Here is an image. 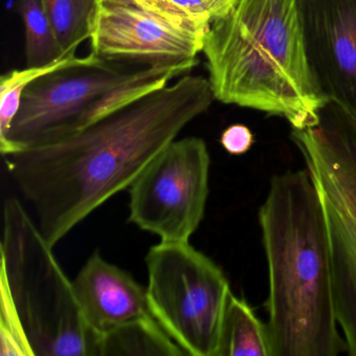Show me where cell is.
I'll return each mask as SVG.
<instances>
[{"label": "cell", "instance_id": "cell-7", "mask_svg": "<svg viewBox=\"0 0 356 356\" xmlns=\"http://www.w3.org/2000/svg\"><path fill=\"white\" fill-rule=\"evenodd\" d=\"M145 264L154 318L186 355L216 356L232 293L222 268L189 241H160Z\"/></svg>", "mask_w": 356, "mask_h": 356}, {"label": "cell", "instance_id": "cell-17", "mask_svg": "<svg viewBox=\"0 0 356 356\" xmlns=\"http://www.w3.org/2000/svg\"><path fill=\"white\" fill-rule=\"evenodd\" d=\"M97 3H113V5H131L145 10L177 28L189 32L206 34L209 28L199 26L191 20L180 8L172 3V0H97Z\"/></svg>", "mask_w": 356, "mask_h": 356}, {"label": "cell", "instance_id": "cell-10", "mask_svg": "<svg viewBox=\"0 0 356 356\" xmlns=\"http://www.w3.org/2000/svg\"><path fill=\"white\" fill-rule=\"evenodd\" d=\"M303 24L318 90L356 118V0H303Z\"/></svg>", "mask_w": 356, "mask_h": 356}, {"label": "cell", "instance_id": "cell-4", "mask_svg": "<svg viewBox=\"0 0 356 356\" xmlns=\"http://www.w3.org/2000/svg\"><path fill=\"white\" fill-rule=\"evenodd\" d=\"M37 222L22 202L3 204L0 286L7 289L34 356H99V337Z\"/></svg>", "mask_w": 356, "mask_h": 356}, {"label": "cell", "instance_id": "cell-14", "mask_svg": "<svg viewBox=\"0 0 356 356\" xmlns=\"http://www.w3.org/2000/svg\"><path fill=\"white\" fill-rule=\"evenodd\" d=\"M76 54H68L47 65L26 67L22 70H14L1 76L0 78V141L7 138L12 122L19 110L22 93L31 83L45 74H51L64 68L91 65V64L103 61L92 51L85 57H78Z\"/></svg>", "mask_w": 356, "mask_h": 356}, {"label": "cell", "instance_id": "cell-12", "mask_svg": "<svg viewBox=\"0 0 356 356\" xmlns=\"http://www.w3.org/2000/svg\"><path fill=\"white\" fill-rule=\"evenodd\" d=\"M216 356H270L268 326L243 298L231 293Z\"/></svg>", "mask_w": 356, "mask_h": 356}, {"label": "cell", "instance_id": "cell-19", "mask_svg": "<svg viewBox=\"0 0 356 356\" xmlns=\"http://www.w3.org/2000/svg\"><path fill=\"white\" fill-rule=\"evenodd\" d=\"M255 143L254 134L243 124H231L222 132L220 143L227 153L233 156H241L247 153Z\"/></svg>", "mask_w": 356, "mask_h": 356}, {"label": "cell", "instance_id": "cell-16", "mask_svg": "<svg viewBox=\"0 0 356 356\" xmlns=\"http://www.w3.org/2000/svg\"><path fill=\"white\" fill-rule=\"evenodd\" d=\"M17 9L24 26L26 67L47 65L68 55L58 42L41 0H19Z\"/></svg>", "mask_w": 356, "mask_h": 356}, {"label": "cell", "instance_id": "cell-8", "mask_svg": "<svg viewBox=\"0 0 356 356\" xmlns=\"http://www.w3.org/2000/svg\"><path fill=\"white\" fill-rule=\"evenodd\" d=\"M210 154L204 139L170 143L129 187V220L161 241H189L209 195Z\"/></svg>", "mask_w": 356, "mask_h": 356}, {"label": "cell", "instance_id": "cell-2", "mask_svg": "<svg viewBox=\"0 0 356 356\" xmlns=\"http://www.w3.org/2000/svg\"><path fill=\"white\" fill-rule=\"evenodd\" d=\"M258 220L268 262L270 356L347 353L324 212L307 170L273 177Z\"/></svg>", "mask_w": 356, "mask_h": 356}, {"label": "cell", "instance_id": "cell-1", "mask_svg": "<svg viewBox=\"0 0 356 356\" xmlns=\"http://www.w3.org/2000/svg\"><path fill=\"white\" fill-rule=\"evenodd\" d=\"M213 99L208 78L185 74L86 128L3 157L47 243L128 189Z\"/></svg>", "mask_w": 356, "mask_h": 356}, {"label": "cell", "instance_id": "cell-15", "mask_svg": "<svg viewBox=\"0 0 356 356\" xmlns=\"http://www.w3.org/2000/svg\"><path fill=\"white\" fill-rule=\"evenodd\" d=\"M64 54L89 40L97 0H41Z\"/></svg>", "mask_w": 356, "mask_h": 356}, {"label": "cell", "instance_id": "cell-9", "mask_svg": "<svg viewBox=\"0 0 356 356\" xmlns=\"http://www.w3.org/2000/svg\"><path fill=\"white\" fill-rule=\"evenodd\" d=\"M206 34L177 28L135 6L97 3L89 41L91 51L104 61L197 65Z\"/></svg>", "mask_w": 356, "mask_h": 356}, {"label": "cell", "instance_id": "cell-18", "mask_svg": "<svg viewBox=\"0 0 356 356\" xmlns=\"http://www.w3.org/2000/svg\"><path fill=\"white\" fill-rule=\"evenodd\" d=\"M191 20L205 28L230 13L238 0H172Z\"/></svg>", "mask_w": 356, "mask_h": 356}, {"label": "cell", "instance_id": "cell-13", "mask_svg": "<svg viewBox=\"0 0 356 356\" xmlns=\"http://www.w3.org/2000/svg\"><path fill=\"white\" fill-rule=\"evenodd\" d=\"M186 355L154 318L118 327L99 337V356Z\"/></svg>", "mask_w": 356, "mask_h": 356}, {"label": "cell", "instance_id": "cell-5", "mask_svg": "<svg viewBox=\"0 0 356 356\" xmlns=\"http://www.w3.org/2000/svg\"><path fill=\"white\" fill-rule=\"evenodd\" d=\"M197 65H131L101 61L64 68L26 87L3 157L90 126L143 95L185 76Z\"/></svg>", "mask_w": 356, "mask_h": 356}, {"label": "cell", "instance_id": "cell-6", "mask_svg": "<svg viewBox=\"0 0 356 356\" xmlns=\"http://www.w3.org/2000/svg\"><path fill=\"white\" fill-rule=\"evenodd\" d=\"M324 212L335 309L347 353L356 356V118L327 101L318 122L291 129Z\"/></svg>", "mask_w": 356, "mask_h": 356}, {"label": "cell", "instance_id": "cell-3", "mask_svg": "<svg viewBox=\"0 0 356 356\" xmlns=\"http://www.w3.org/2000/svg\"><path fill=\"white\" fill-rule=\"evenodd\" d=\"M202 54L216 101L280 116L291 129L318 122L327 101L308 64L303 0H238L210 26Z\"/></svg>", "mask_w": 356, "mask_h": 356}, {"label": "cell", "instance_id": "cell-11", "mask_svg": "<svg viewBox=\"0 0 356 356\" xmlns=\"http://www.w3.org/2000/svg\"><path fill=\"white\" fill-rule=\"evenodd\" d=\"M74 286L85 320L99 337L129 323L154 318L147 289L99 254L85 262Z\"/></svg>", "mask_w": 356, "mask_h": 356}]
</instances>
